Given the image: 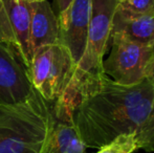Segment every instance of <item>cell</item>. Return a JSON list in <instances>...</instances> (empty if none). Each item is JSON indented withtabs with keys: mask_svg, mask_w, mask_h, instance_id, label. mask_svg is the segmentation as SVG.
Wrapping results in <instances>:
<instances>
[{
	"mask_svg": "<svg viewBox=\"0 0 154 153\" xmlns=\"http://www.w3.org/2000/svg\"><path fill=\"white\" fill-rule=\"evenodd\" d=\"M27 2H36V1H41V0H25Z\"/></svg>",
	"mask_w": 154,
	"mask_h": 153,
	"instance_id": "obj_17",
	"label": "cell"
},
{
	"mask_svg": "<svg viewBox=\"0 0 154 153\" xmlns=\"http://www.w3.org/2000/svg\"><path fill=\"white\" fill-rule=\"evenodd\" d=\"M31 2L0 0V43L14 49L26 68L32 59L29 43Z\"/></svg>",
	"mask_w": 154,
	"mask_h": 153,
	"instance_id": "obj_5",
	"label": "cell"
},
{
	"mask_svg": "<svg viewBox=\"0 0 154 153\" xmlns=\"http://www.w3.org/2000/svg\"><path fill=\"white\" fill-rule=\"evenodd\" d=\"M145 78L148 80H150L151 82L154 84V55L152 59L150 60V62L148 63L146 67V72H145Z\"/></svg>",
	"mask_w": 154,
	"mask_h": 153,
	"instance_id": "obj_15",
	"label": "cell"
},
{
	"mask_svg": "<svg viewBox=\"0 0 154 153\" xmlns=\"http://www.w3.org/2000/svg\"><path fill=\"white\" fill-rule=\"evenodd\" d=\"M59 42L58 17L47 0L31 2L29 43L32 55L43 46Z\"/></svg>",
	"mask_w": 154,
	"mask_h": 153,
	"instance_id": "obj_9",
	"label": "cell"
},
{
	"mask_svg": "<svg viewBox=\"0 0 154 153\" xmlns=\"http://www.w3.org/2000/svg\"><path fill=\"white\" fill-rule=\"evenodd\" d=\"M110 55L103 61V72L123 85H133L145 78L146 67L154 55V44H140L111 39Z\"/></svg>",
	"mask_w": 154,
	"mask_h": 153,
	"instance_id": "obj_3",
	"label": "cell"
},
{
	"mask_svg": "<svg viewBox=\"0 0 154 153\" xmlns=\"http://www.w3.org/2000/svg\"><path fill=\"white\" fill-rule=\"evenodd\" d=\"M43 153H86V146L80 139L73 122L56 120L51 136Z\"/></svg>",
	"mask_w": 154,
	"mask_h": 153,
	"instance_id": "obj_11",
	"label": "cell"
},
{
	"mask_svg": "<svg viewBox=\"0 0 154 153\" xmlns=\"http://www.w3.org/2000/svg\"><path fill=\"white\" fill-rule=\"evenodd\" d=\"M32 90L26 67L17 53L10 45L0 43V105L21 102Z\"/></svg>",
	"mask_w": 154,
	"mask_h": 153,
	"instance_id": "obj_7",
	"label": "cell"
},
{
	"mask_svg": "<svg viewBox=\"0 0 154 153\" xmlns=\"http://www.w3.org/2000/svg\"><path fill=\"white\" fill-rule=\"evenodd\" d=\"M56 118L36 90L16 104L0 105V153H43Z\"/></svg>",
	"mask_w": 154,
	"mask_h": 153,
	"instance_id": "obj_2",
	"label": "cell"
},
{
	"mask_svg": "<svg viewBox=\"0 0 154 153\" xmlns=\"http://www.w3.org/2000/svg\"><path fill=\"white\" fill-rule=\"evenodd\" d=\"M137 150L135 133L124 134L100 148L95 153H133Z\"/></svg>",
	"mask_w": 154,
	"mask_h": 153,
	"instance_id": "obj_13",
	"label": "cell"
},
{
	"mask_svg": "<svg viewBox=\"0 0 154 153\" xmlns=\"http://www.w3.org/2000/svg\"><path fill=\"white\" fill-rule=\"evenodd\" d=\"M71 2H72V0H55L56 8H57V14L56 15H59L64 10H66Z\"/></svg>",
	"mask_w": 154,
	"mask_h": 153,
	"instance_id": "obj_16",
	"label": "cell"
},
{
	"mask_svg": "<svg viewBox=\"0 0 154 153\" xmlns=\"http://www.w3.org/2000/svg\"><path fill=\"white\" fill-rule=\"evenodd\" d=\"M91 10L92 0H72L66 10L57 15L59 43L67 48L75 65L85 50Z\"/></svg>",
	"mask_w": 154,
	"mask_h": 153,
	"instance_id": "obj_6",
	"label": "cell"
},
{
	"mask_svg": "<svg viewBox=\"0 0 154 153\" xmlns=\"http://www.w3.org/2000/svg\"><path fill=\"white\" fill-rule=\"evenodd\" d=\"M137 149L146 152L154 151V99L150 112L135 133Z\"/></svg>",
	"mask_w": 154,
	"mask_h": 153,
	"instance_id": "obj_12",
	"label": "cell"
},
{
	"mask_svg": "<svg viewBox=\"0 0 154 153\" xmlns=\"http://www.w3.org/2000/svg\"><path fill=\"white\" fill-rule=\"evenodd\" d=\"M118 3L122 8L135 14L154 15V0H126Z\"/></svg>",
	"mask_w": 154,
	"mask_h": 153,
	"instance_id": "obj_14",
	"label": "cell"
},
{
	"mask_svg": "<svg viewBox=\"0 0 154 153\" xmlns=\"http://www.w3.org/2000/svg\"><path fill=\"white\" fill-rule=\"evenodd\" d=\"M75 69V64L66 47L59 42L54 44V58L48 79L38 93L45 101L54 104L66 89Z\"/></svg>",
	"mask_w": 154,
	"mask_h": 153,
	"instance_id": "obj_10",
	"label": "cell"
},
{
	"mask_svg": "<svg viewBox=\"0 0 154 153\" xmlns=\"http://www.w3.org/2000/svg\"><path fill=\"white\" fill-rule=\"evenodd\" d=\"M124 1H126V0H118V2H124Z\"/></svg>",
	"mask_w": 154,
	"mask_h": 153,
	"instance_id": "obj_18",
	"label": "cell"
},
{
	"mask_svg": "<svg viewBox=\"0 0 154 153\" xmlns=\"http://www.w3.org/2000/svg\"><path fill=\"white\" fill-rule=\"evenodd\" d=\"M110 39L154 44V15L135 14L118 3L111 21Z\"/></svg>",
	"mask_w": 154,
	"mask_h": 153,
	"instance_id": "obj_8",
	"label": "cell"
},
{
	"mask_svg": "<svg viewBox=\"0 0 154 153\" xmlns=\"http://www.w3.org/2000/svg\"><path fill=\"white\" fill-rule=\"evenodd\" d=\"M118 0H92L91 19L84 54L75 65L80 76L103 72V58L110 40L111 21Z\"/></svg>",
	"mask_w": 154,
	"mask_h": 153,
	"instance_id": "obj_4",
	"label": "cell"
},
{
	"mask_svg": "<svg viewBox=\"0 0 154 153\" xmlns=\"http://www.w3.org/2000/svg\"><path fill=\"white\" fill-rule=\"evenodd\" d=\"M153 99L154 84L148 79L123 85L104 72L84 76L73 72L53 111L56 120L73 122L86 148L100 149L121 135L136 133Z\"/></svg>",
	"mask_w": 154,
	"mask_h": 153,
	"instance_id": "obj_1",
	"label": "cell"
}]
</instances>
